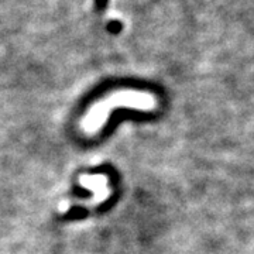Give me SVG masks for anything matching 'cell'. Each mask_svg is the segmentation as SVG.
<instances>
[{
    "label": "cell",
    "instance_id": "1",
    "mask_svg": "<svg viewBox=\"0 0 254 254\" xmlns=\"http://www.w3.org/2000/svg\"><path fill=\"white\" fill-rule=\"evenodd\" d=\"M116 106H127V108H133V109H141V110H151L157 108V99L153 95L148 93H141V92H122L119 95H115L112 99L108 102L106 108H100V113L95 118H89L86 125L91 126L88 130H98L102 125L105 113L109 112L110 109L116 108Z\"/></svg>",
    "mask_w": 254,
    "mask_h": 254
}]
</instances>
